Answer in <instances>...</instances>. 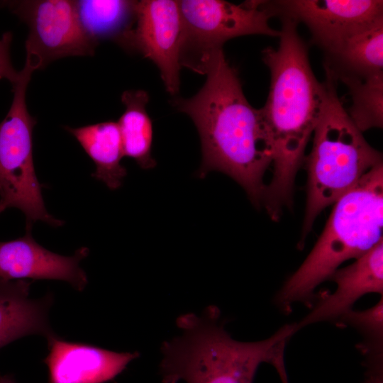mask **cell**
<instances>
[{
	"instance_id": "603a6c76",
	"label": "cell",
	"mask_w": 383,
	"mask_h": 383,
	"mask_svg": "<svg viewBox=\"0 0 383 383\" xmlns=\"http://www.w3.org/2000/svg\"><path fill=\"white\" fill-rule=\"evenodd\" d=\"M0 383H16L15 380L11 375L0 376Z\"/></svg>"
},
{
	"instance_id": "d6986e66",
	"label": "cell",
	"mask_w": 383,
	"mask_h": 383,
	"mask_svg": "<svg viewBox=\"0 0 383 383\" xmlns=\"http://www.w3.org/2000/svg\"><path fill=\"white\" fill-rule=\"evenodd\" d=\"M350 104L345 111L362 132L383 126V75L368 79L344 78Z\"/></svg>"
},
{
	"instance_id": "4fadbf2b",
	"label": "cell",
	"mask_w": 383,
	"mask_h": 383,
	"mask_svg": "<svg viewBox=\"0 0 383 383\" xmlns=\"http://www.w3.org/2000/svg\"><path fill=\"white\" fill-rule=\"evenodd\" d=\"M330 279L336 284L335 291L321 296L311 311L296 323L297 331L315 323L335 322L353 309L362 296L369 293L383 294L382 240L351 265L335 270Z\"/></svg>"
},
{
	"instance_id": "8992f818",
	"label": "cell",
	"mask_w": 383,
	"mask_h": 383,
	"mask_svg": "<svg viewBox=\"0 0 383 383\" xmlns=\"http://www.w3.org/2000/svg\"><path fill=\"white\" fill-rule=\"evenodd\" d=\"M33 70L27 65L12 85L13 97L5 118L0 122V214L16 208L26 217V230L35 222L53 227L63 225L47 211L42 185L37 177L33 157V131L36 120L26 105V89Z\"/></svg>"
},
{
	"instance_id": "e0dca14e",
	"label": "cell",
	"mask_w": 383,
	"mask_h": 383,
	"mask_svg": "<svg viewBox=\"0 0 383 383\" xmlns=\"http://www.w3.org/2000/svg\"><path fill=\"white\" fill-rule=\"evenodd\" d=\"M138 1H76L80 22L96 43L109 39L127 48L136 21Z\"/></svg>"
},
{
	"instance_id": "5bb4252c",
	"label": "cell",
	"mask_w": 383,
	"mask_h": 383,
	"mask_svg": "<svg viewBox=\"0 0 383 383\" xmlns=\"http://www.w3.org/2000/svg\"><path fill=\"white\" fill-rule=\"evenodd\" d=\"M31 282L0 277V348L32 334L55 335L48 322L51 299L29 297Z\"/></svg>"
},
{
	"instance_id": "6da1fadb",
	"label": "cell",
	"mask_w": 383,
	"mask_h": 383,
	"mask_svg": "<svg viewBox=\"0 0 383 383\" xmlns=\"http://www.w3.org/2000/svg\"><path fill=\"white\" fill-rule=\"evenodd\" d=\"M206 82L189 99H175L177 110L187 114L198 131L202 160L197 172L204 178L223 172L245 191L257 207L262 204L264 176L272 162V145L260 109L247 100L237 71L223 50L211 58Z\"/></svg>"
},
{
	"instance_id": "9c48e42d",
	"label": "cell",
	"mask_w": 383,
	"mask_h": 383,
	"mask_svg": "<svg viewBox=\"0 0 383 383\" xmlns=\"http://www.w3.org/2000/svg\"><path fill=\"white\" fill-rule=\"evenodd\" d=\"M272 16L289 18L309 29L325 55L351 36L383 20L381 0L264 1Z\"/></svg>"
},
{
	"instance_id": "ba28073f",
	"label": "cell",
	"mask_w": 383,
	"mask_h": 383,
	"mask_svg": "<svg viewBox=\"0 0 383 383\" xmlns=\"http://www.w3.org/2000/svg\"><path fill=\"white\" fill-rule=\"evenodd\" d=\"M29 28L26 63L34 71L68 56L91 55L97 43L84 29L76 1H3Z\"/></svg>"
},
{
	"instance_id": "7c38bea8",
	"label": "cell",
	"mask_w": 383,
	"mask_h": 383,
	"mask_svg": "<svg viewBox=\"0 0 383 383\" xmlns=\"http://www.w3.org/2000/svg\"><path fill=\"white\" fill-rule=\"evenodd\" d=\"M47 340L48 354L44 362L50 383H106L139 356L137 352L118 353L56 335Z\"/></svg>"
},
{
	"instance_id": "7a4b0ae2",
	"label": "cell",
	"mask_w": 383,
	"mask_h": 383,
	"mask_svg": "<svg viewBox=\"0 0 383 383\" xmlns=\"http://www.w3.org/2000/svg\"><path fill=\"white\" fill-rule=\"evenodd\" d=\"M280 20L277 48L262 51L270 84L260 111L273 151L272 177L266 185L262 206L273 221H278L284 206L290 208L293 203L295 177L327 97L326 83L319 82L312 70L298 24L289 18Z\"/></svg>"
},
{
	"instance_id": "3957f363",
	"label": "cell",
	"mask_w": 383,
	"mask_h": 383,
	"mask_svg": "<svg viewBox=\"0 0 383 383\" xmlns=\"http://www.w3.org/2000/svg\"><path fill=\"white\" fill-rule=\"evenodd\" d=\"M180 335L164 342L160 373L162 383H253L262 363L284 362V348L297 330L287 324L270 338L255 342L233 339L211 306L200 316L177 319Z\"/></svg>"
},
{
	"instance_id": "5b68a950",
	"label": "cell",
	"mask_w": 383,
	"mask_h": 383,
	"mask_svg": "<svg viewBox=\"0 0 383 383\" xmlns=\"http://www.w3.org/2000/svg\"><path fill=\"white\" fill-rule=\"evenodd\" d=\"M325 74L326 101L313 133L311 150L304 161L307 182L301 248L320 213L382 163V153L367 143L348 115L338 95L336 80L327 70Z\"/></svg>"
},
{
	"instance_id": "30bf717a",
	"label": "cell",
	"mask_w": 383,
	"mask_h": 383,
	"mask_svg": "<svg viewBox=\"0 0 383 383\" xmlns=\"http://www.w3.org/2000/svg\"><path fill=\"white\" fill-rule=\"evenodd\" d=\"M183 21L179 1H138L136 21L127 49L139 52L158 67L167 91L179 89Z\"/></svg>"
},
{
	"instance_id": "277c9868",
	"label": "cell",
	"mask_w": 383,
	"mask_h": 383,
	"mask_svg": "<svg viewBox=\"0 0 383 383\" xmlns=\"http://www.w3.org/2000/svg\"><path fill=\"white\" fill-rule=\"evenodd\" d=\"M383 163L368 172L335 203L316 243L286 280L275 301L284 313L294 302L311 301L316 287L345 261L362 255L382 240Z\"/></svg>"
},
{
	"instance_id": "ac0fdd59",
	"label": "cell",
	"mask_w": 383,
	"mask_h": 383,
	"mask_svg": "<svg viewBox=\"0 0 383 383\" xmlns=\"http://www.w3.org/2000/svg\"><path fill=\"white\" fill-rule=\"evenodd\" d=\"M148 100V94L143 90L124 91L121 101L126 109L117 122L124 156L133 159L145 170L156 165L152 155V123L146 110Z\"/></svg>"
},
{
	"instance_id": "44dd1931",
	"label": "cell",
	"mask_w": 383,
	"mask_h": 383,
	"mask_svg": "<svg viewBox=\"0 0 383 383\" xmlns=\"http://www.w3.org/2000/svg\"><path fill=\"white\" fill-rule=\"evenodd\" d=\"M12 38L9 31L4 33L0 38V80L6 79L13 85L19 79L20 71L16 70L11 63L10 50Z\"/></svg>"
},
{
	"instance_id": "8fae6325",
	"label": "cell",
	"mask_w": 383,
	"mask_h": 383,
	"mask_svg": "<svg viewBox=\"0 0 383 383\" xmlns=\"http://www.w3.org/2000/svg\"><path fill=\"white\" fill-rule=\"evenodd\" d=\"M31 231L26 230L21 238L0 241V277L62 280L82 291L88 279L80 262L88 256L89 248L82 247L72 256L61 255L38 244Z\"/></svg>"
},
{
	"instance_id": "2e32d148",
	"label": "cell",
	"mask_w": 383,
	"mask_h": 383,
	"mask_svg": "<svg viewBox=\"0 0 383 383\" xmlns=\"http://www.w3.org/2000/svg\"><path fill=\"white\" fill-rule=\"evenodd\" d=\"M95 165L92 177L111 190L118 189L127 174L121 164L124 156L117 122L105 121L82 127H65Z\"/></svg>"
},
{
	"instance_id": "9a60e30c",
	"label": "cell",
	"mask_w": 383,
	"mask_h": 383,
	"mask_svg": "<svg viewBox=\"0 0 383 383\" xmlns=\"http://www.w3.org/2000/svg\"><path fill=\"white\" fill-rule=\"evenodd\" d=\"M323 67L336 82L383 75V20L351 36L325 55Z\"/></svg>"
},
{
	"instance_id": "52a82bcc",
	"label": "cell",
	"mask_w": 383,
	"mask_h": 383,
	"mask_svg": "<svg viewBox=\"0 0 383 383\" xmlns=\"http://www.w3.org/2000/svg\"><path fill=\"white\" fill-rule=\"evenodd\" d=\"M183 21L180 65L206 74L212 57L228 40L247 35L279 37L264 1L235 4L222 0L179 1Z\"/></svg>"
},
{
	"instance_id": "ffe728a7",
	"label": "cell",
	"mask_w": 383,
	"mask_h": 383,
	"mask_svg": "<svg viewBox=\"0 0 383 383\" xmlns=\"http://www.w3.org/2000/svg\"><path fill=\"white\" fill-rule=\"evenodd\" d=\"M339 326H350L364 336L358 348L364 355L383 353V298L364 311L351 309L336 321Z\"/></svg>"
},
{
	"instance_id": "7402d4cb",
	"label": "cell",
	"mask_w": 383,
	"mask_h": 383,
	"mask_svg": "<svg viewBox=\"0 0 383 383\" xmlns=\"http://www.w3.org/2000/svg\"><path fill=\"white\" fill-rule=\"evenodd\" d=\"M365 367L364 383H383V357H366Z\"/></svg>"
}]
</instances>
